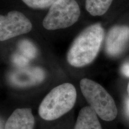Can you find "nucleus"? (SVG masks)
Returning a JSON list of instances; mask_svg holds the SVG:
<instances>
[{
    "mask_svg": "<svg viewBox=\"0 0 129 129\" xmlns=\"http://www.w3.org/2000/svg\"><path fill=\"white\" fill-rule=\"evenodd\" d=\"M104 36V29L99 23L84 30L74 41L68 53L69 63L74 67H82L93 62L98 55Z\"/></svg>",
    "mask_w": 129,
    "mask_h": 129,
    "instance_id": "1",
    "label": "nucleus"
},
{
    "mask_svg": "<svg viewBox=\"0 0 129 129\" xmlns=\"http://www.w3.org/2000/svg\"><path fill=\"white\" fill-rule=\"evenodd\" d=\"M76 99L77 91L72 84L58 85L43 100L38 110L39 115L46 121L57 120L74 107Z\"/></svg>",
    "mask_w": 129,
    "mask_h": 129,
    "instance_id": "2",
    "label": "nucleus"
},
{
    "mask_svg": "<svg viewBox=\"0 0 129 129\" xmlns=\"http://www.w3.org/2000/svg\"><path fill=\"white\" fill-rule=\"evenodd\" d=\"M80 88L90 107L101 119L111 121L115 118L118 111L115 102L101 85L84 78L80 81Z\"/></svg>",
    "mask_w": 129,
    "mask_h": 129,
    "instance_id": "3",
    "label": "nucleus"
},
{
    "mask_svg": "<svg viewBox=\"0 0 129 129\" xmlns=\"http://www.w3.org/2000/svg\"><path fill=\"white\" fill-rule=\"evenodd\" d=\"M80 15V7L75 0H60L51 6L43 25L47 30L67 28L74 25Z\"/></svg>",
    "mask_w": 129,
    "mask_h": 129,
    "instance_id": "4",
    "label": "nucleus"
},
{
    "mask_svg": "<svg viewBox=\"0 0 129 129\" xmlns=\"http://www.w3.org/2000/svg\"><path fill=\"white\" fill-rule=\"evenodd\" d=\"M30 20L22 13L9 12L0 16V40L6 41L18 35L28 33L32 29Z\"/></svg>",
    "mask_w": 129,
    "mask_h": 129,
    "instance_id": "5",
    "label": "nucleus"
},
{
    "mask_svg": "<svg viewBox=\"0 0 129 129\" xmlns=\"http://www.w3.org/2000/svg\"><path fill=\"white\" fill-rule=\"evenodd\" d=\"M129 40V27L115 26L108 34L106 40V50L110 56L118 55L122 52Z\"/></svg>",
    "mask_w": 129,
    "mask_h": 129,
    "instance_id": "6",
    "label": "nucleus"
},
{
    "mask_svg": "<svg viewBox=\"0 0 129 129\" xmlns=\"http://www.w3.org/2000/svg\"><path fill=\"white\" fill-rule=\"evenodd\" d=\"M34 124L31 109H16L8 118L4 129H33Z\"/></svg>",
    "mask_w": 129,
    "mask_h": 129,
    "instance_id": "7",
    "label": "nucleus"
},
{
    "mask_svg": "<svg viewBox=\"0 0 129 129\" xmlns=\"http://www.w3.org/2000/svg\"><path fill=\"white\" fill-rule=\"evenodd\" d=\"M44 72L39 68L22 69L14 72L11 75V81L14 84L21 87L40 83L44 78Z\"/></svg>",
    "mask_w": 129,
    "mask_h": 129,
    "instance_id": "8",
    "label": "nucleus"
},
{
    "mask_svg": "<svg viewBox=\"0 0 129 129\" xmlns=\"http://www.w3.org/2000/svg\"><path fill=\"white\" fill-rule=\"evenodd\" d=\"M74 129H102L98 115L90 106L81 109Z\"/></svg>",
    "mask_w": 129,
    "mask_h": 129,
    "instance_id": "9",
    "label": "nucleus"
},
{
    "mask_svg": "<svg viewBox=\"0 0 129 129\" xmlns=\"http://www.w3.org/2000/svg\"><path fill=\"white\" fill-rule=\"evenodd\" d=\"M113 0H86L85 9L91 15L102 16L107 12Z\"/></svg>",
    "mask_w": 129,
    "mask_h": 129,
    "instance_id": "10",
    "label": "nucleus"
},
{
    "mask_svg": "<svg viewBox=\"0 0 129 129\" xmlns=\"http://www.w3.org/2000/svg\"><path fill=\"white\" fill-rule=\"evenodd\" d=\"M19 49L22 53V55L28 59H34L36 57L37 50L33 43L27 40H22L19 42Z\"/></svg>",
    "mask_w": 129,
    "mask_h": 129,
    "instance_id": "11",
    "label": "nucleus"
},
{
    "mask_svg": "<svg viewBox=\"0 0 129 129\" xmlns=\"http://www.w3.org/2000/svg\"><path fill=\"white\" fill-rule=\"evenodd\" d=\"M23 2L33 9H45L52 6L60 0H22Z\"/></svg>",
    "mask_w": 129,
    "mask_h": 129,
    "instance_id": "12",
    "label": "nucleus"
},
{
    "mask_svg": "<svg viewBox=\"0 0 129 129\" xmlns=\"http://www.w3.org/2000/svg\"><path fill=\"white\" fill-rule=\"evenodd\" d=\"M29 60L28 58L25 56L19 54H15L13 56V62L16 66L19 67H25L29 63Z\"/></svg>",
    "mask_w": 129,
    "mask_h": 129,
    "instance_id": "13",
    "label": "nucleus"
},
{
    "mask_svg": "<svg viewBox=\"0 0 129 129\" xmlns=\"http://www.w3.org/2000/svg\"><path fill=\"white\" fill-rule=\"evenodd\" d=\"M121 72L124 75L129 77V62H125L121 67Z\"/></svg>",
    "mask_w": 129,
    "mask_h": 129,
    "instance_id": "14",
    "label": "nucleus"
},
{
    "mask_svg": "<svg viewBox=\"0 0 129 129\" xmlns=\"http://www.w3.org/2000/svg\"><path fill=\"white\" fill-rule=\"evenodd\" d=\"M126 109H127V114H128L129 115V99L127 101V104H126Z\"/></svg>",
    "mask_w": 129,
    "mask_h": 129,
    "instance_id": "15",
    "label": "nucleus"
},
{
    "mask_svg": "<svg viewBox=\"0 0 129 129\" xmlns=\"http://www.w3.org/2000/svg\"><path fill=\"white\" fill-rule=\"evenodd\" d=\"M127 92H128V94L129 95V83L128 84V85H127Z\"/></svg>",
    "mask_w": 129,
    "mask_h": 129,
    "instance_id": "16",
    "label": "nucleus"
}]
</instances>
